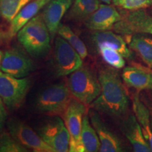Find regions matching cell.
<instances>
[{
  "instance_id": "cell-1",
  "label": "cell",
  "mask_w": 152,
  "mask_h": 152,
  "mask_svg": "<svg viewBox=\"0 0 152 152\" xmlns=\"http://www.w3.org/2000/svg\"><path fill=\"white\" fill-rule=\"evenodd\" d=\"M101 92L90 105L99 113L113 118L123 119L128 114L130 98L122 77L113 67H102L98 73Z\"/></svg>"
},
{
  "instance_id": "cell-2",
  "label": "cell",
  "mask_w": 152,
  "mask_h": 152,
  "mask_svg": "<svg viewBox=\"0 0 152 152\" xmlns=\"http://www.w3.org/2000/svg\"><path fill=\"white\" fill-rule=\"evenodd\" d=\"M51 37L42 14L32 18L17 33L18 42L35 58H41L48 54L51 49Z\"/></svg>"
},
{
  "instance_id": "cell-3",
  "label": "cell",
  "mask_w": 152,
  "mask_h": 152,
  "mask_svg": "<svg viewBox=\"0 0 152 152\" xmlns=\"http://www.w3.org/2000/svg\"><path fill=\"white\" fill-rule=\"evenodd\" d=\"M67 85L72 96L87 106L101 92L98 75L87 66L83 65L68 75Z\"/></svg>"
},
{
  "instance_id": "cell-4",
  "label": "cell",
  "mask_w": 152,
  "mask_h": 152,
  "mask_svg": "<svg viewBox=\"0 0 152 152\" xmlns=\"http://www.w3.org/2000/svg\"><path fill=\"white\" fill-rule=\"evenodd\" d=\"M73 97L67 83L51 85L39 92L35 100L37 112L54 116H63Z\"/></svg>"
},
{
  "instance_id": "cell-5",
  "label": "cell",
  "mask_w": 152,
  "mask_h": 152,
  "mask_svg": "<svg viewBox=\"0 0 152 152\" xmlns=\"http://www.w3.org/2000/svg\"><path fill=\"white\" fill-rule=\"evenodd\" d=\"M30 85L27 77L17 78L0 71V99L9 111H16L22 106Z\"/></svg>"
},
{
  "instance_id": "cell-6",
  "label": "cell",
  "mask_w": 152,
  "mask_h": 152,
  "mask_svg": "<svg viewBox=\"0 0 152 152\" xmlns=\"http://www.w3.org/2000/svg\"><path fill=\"white\" fill-rule=\"evenodd\" d=\"M83 58L68 42L60 36L55 38L53 69L58 77H66L83 65Z\"/></svg>"
},
{
  "instance_id": "cell-7",
  "label": "cell",
  "mask_w": 152,
  "mask_h": 152,
  "mask_svg": "<svg viewBox=\"0 0 152 152\" xmlns=\"http://www.w3.org/2000/svg\"><path fill=\"white\" fill-rule=\"evenodd\" d=\"M87 112V106L75 98H71L63 115L70 134V152H85L81 141V131L83 118Z\"/></svg>"
},
{
  "instance_id": "cell-8",
  "label": "cell",
  "mask_w": 152,
  "mask_h": 152,
  "mask_svg": "<svg viewBox=\"0 0 152 152\" xmlns=\"http://www.w3.org/2000/svg\"><path fill=\"white\" fill-rule=\"evenodd\" d=\"M7 127L11 135L27 149L37 152H54L38 133L20 120L11 118L7 123Z\"/></svg>"
},
{
  "instance_id": "cell-9",
  "label": "cell",
  "mask_w": 152,
  "mask_h": 152,
  "mask_svg": "<svg viewBox=\"0 0 152 152\" xmlns=\"http://www.w3.org/2000/svg\"><path fill=\"white\" fill-rule=\"evenodd\" d=\"M38 134L54 152L69 151L70 134L59 116H55L43 125L38 130Z\"/></svg>"
},
{
  "instance_id": "cell-10",
  "label": "cell",
  "mask_w": 152,
  "mask_h": 152,
  "mask_svg": "<svg viewBox=\"0 0 152 152\" xmlns=\"http://www.w3.org/2000/svg\"><path fill=\"white\" fill-rule=\"evenodd\" d=\"M113 30L125 36L137 33L152 35V16L143 9L131 11L122 15L121 20L115 24Z\"/></svg>"
},
{
  "instance_id": "cell-11",
  "label": "cell",
  "mask_w": 152,
  "mask_h": 152,
  "mask_svg": "<svg viewBox=\"0 0 152 152\" xmlns=\"http://www.w3.org/2000/svg\"><path fill=\"white\" fill-rule=\"evenodd\" d=\"M35 70L33 61L22 51L11 48L4 53L0 71L17 78L26 77Z\"/></svg>"
},
{
  "instance_id": "cell-12",
  "label": "cell",
  "mask_w": 152,
  "mask_h": 152,
  "mask_svg": "<svg viewBox=\"0 0 152 152\" xmlns=\"http://www.w3.org/2000/svg\"><path fill=\"white\" fill-rule=\"evenodd\" d=\"M90 122L97 133L100 141V152L124 151V147L119 137L113 132L101 117L100 113L90 109L88 111Z\"/></svg>"
},
{
  "instance_id": "cell-13",
  "label": "cell",
  "mask_w": 152,
  "mask_h": 152,
  "mask_svg": "<svg viewBox=\"0 0 152 152\" xmlns=\"http://www.w3.org/2000/svg\"><path fill=\"white\" fill-rule=\"evenodd\" d=\"M122 18L115 7L108 4H100L85 21V26L92 31H105L113 28L115 23Z\"/></svg>"
},
{
  "instance_id": "cell-14",
  "label": "cell",
  "mask_w": 152,
  "mask_h": 152,
  "mask_svg": "<svg viewBox=\"0 0 152 152\" xmlns=\"http://www.w3.org/2000/svg\"><path fill=\"white\" fill-rule=\"evenodd\" d=\"M121 130L135 152H151V149L134 114H128L121 122Z\"/></svg>"
},
{
  "instance_id": "cell-15",
  "label": "cell",
  "mask_w": 152,
  "mask_h": 152,
  "mask_svg": "<svg viewBox=\"0 0 152 152\" xmlns=\"http://www.w3.org/2000/svg\"><path fill=\"white\" fill-rule=\"evenodd\" d=\"M72 4V0H51L45 7L42 15L52 39L57 34L61 20L71 8Z\"/></svg>"
},
{
  "instance_id": "cell-16",
  "label": "cell",
  "mask_w": 152,
  "mask_h": 152,
  "mask_svg": "<svg viewBox=\"0 0 152 152\" xmlns=\"http://www.w3.org/2000/svg\"><path fill=\"white\" fill-rule=\"evenodd\" d=\"M122 79L125 85L136 90L152 91V71L139 66H128L123 69Z\"/></svg>"
},
{
  "instance_id": "cell-17",
  "label": "cell",
  "mask_w": 152,
  "mask_h": 152,
  "mask_svg": "<svg viewBox=\"0 0 152 152\" xmlns=\"http://www.w3.org/2000/svg\"><path fill=\"white\" fill-rule=\"evenodd\" d=\"M92 42L96 46L106 45L119 52L128 59H132L133 54L126 41L118 33L105 30V31H94L91 36Z\"/></svg>"
},
{
  "instance_id": "cell-18",
  "label": "cell",
  "mask_w": 152,
  "mask_h": 152,
  "mask_svg": "<svg viewBox=\"0 0 152 152\" xmlns=\"http://www.w3.org/2000/svg\"><path fill=\"white\" fill-rule=\"evenodd\" d=\"M51 0H34L27 4L10 23L9 36L12 37L17 35L18 31L26 23L37 16L39 11L46 6Z\"/></svg>"
},
{
  "instance_id": "cell-19",
  "label": "cell",
  "mask_w": 152,
  "mask_h": 152,
  "mask_svg": "<svg viewBox=\"0 0 152 152\" xmlns=\"http://www.w3.org/2000/svg\"><path fill=\"white\" fill-rule=\"evenodd\" d=\"M132 107L137 120L142 128L144 137L152 151V128L149 108L142 102L138 93L133 95Z\"/></svg>"
},
{
  "instance_id": "cell-20",
  "label": "cell",
  "mask_w": 152,
  "mask_h": 152,
  "mask_svg": "<svg viewBox=\"0 0 152 152\" xmlns=\"http://www.w3.org/2000/svg\"><path fill=\"white\" fill-rule=\"evenodd\" d=\"M128 37V45L131 50L136 52L144 64L152 69V37L140 33Z\"/></svg>"
},
{
  "instance_id": "cell-21",
  "label": "cell",
  "mask_w": 152,
  "mask_h": 152,
  "mask_svg": "<svg viewBox=\"0 0 152 152\" xmlns=\"http://www.w3.org/2000/svg\"><path fill=\"white\" fill-rule=\"evenodd\" d=\"M99 0H75L68 10L66 19L74 22L85 21L99 7Z\"/></svg>"
},
{
  "instance_id": "cell-22",
  "label": "cell",
  "mask_w": 152,
  "mask_h": 152,
  "mask_svg": "<svg viewBox=\"0 0 152 152\" xmlns=\"http://www.w3.org/2000/svg\"><path fill=\"white\" fill-rule=\"evenodd\" d=\"M81 141L85 152L99 151L100 141L96 130L92 126L88 112L85 114L83 121L81 131Z\"/></svg>"
},
{
  "instance_id": "cell-23",
  "label": "cell",
  "mask_w": 152,
  "mask_h": 152,
  "mask_svg": "<svg viewBox=\"0 0 152 152\" xmlns=\"http://www.w3.org/2000/svg\"><path fill=\"white\" fill-rule=\"evenodd\" d=\"M57 34L67 41L68 44L80 55L83 59H85L87 56L88 52L86 45L69 26L61 24Z\"/></svg>"
},
{
  "instance_id": "cell-24",
  "label": "cell",
  "mask_w": 152,
  "mask_h": 152,
  "mask_svg": "<svg viewBox=\"0 0 152 152\" xmlns=\"http://www.w3.org/2000/svg\"><path fill=\"white\" fill-rule=\"evenodd\" d=\"M31 0H0V18L11 23L18 12Z\"/></svg>"
},
{
  "instance_id": "cell-25",
  "label": "cell",
  "mask_w": 152,
  "mask_h": 152,
  "mask_svg": "<svg viewBox=\"0 0 152 152\" xmlns=\"http://www.w3.org/2000/svg\"><path fill=\"white\" fill-rule=\"evenodd\" d=\"M100 56L106 64L115 69H121L125 66L124 56L117 50L106 45L96 46Z\"/></svg>"
},
{
  "instance_id": "cell-26",
  "label": "cell",
  "mask_w": 152,
  "mask_h": 152,
  "mask_svg": "<svg viewBox=\"0 0 152 152\" xmlns=\"http://www.w3.org/2000/svg\"><path fill=\"white\" fill-rule=\"evenodd\" d=\"M28 150L5 131L0 132V152H26Z\"/></svg>"
},
{
  "instance_id": "cell-27",
  "label": "cell",
  "mask_w": 152,
  "mask_h": 152,
  "mask_svg": "<svg viewBox=\"0 0 152 152\" xmlns=\"http://www.w3.org/2000/svg\"><path fill=\"white\" fill-rule=\"evenodd\" d=\"M115 7L128 11H136L152 6V0H113Z\"/></svg>"
},
{
  "instance_id": "cell-28",
  "label": "cell",
  "mask_w": 152,
  "mask_h": 152,
  "mask_svg": "<svg viewBox=\"0 0 152 152\" xmlns=\"http://www.w3.org/2000/svg\"><path fill=\"white\" fill-rule=\"evenodd\" d=\"M4 106L2 100L0 99V130L3 128L7 118V113L5 110Z\"/></svg>"
},
{
  "instance_id": "cell-29",
  "label": "cell",
  "mask_w": 152,
  "mask_h": 152,
  "mask_svg": "<svg viewBox=\"0 0 152 152\" xmlns=\"http://www.w3.org/2000/svg\"><path fill=\"white\" fill-rule=\"evenodd\" d=\"M99 1H102V2H104V3H106V4H110L113 0H99Z\"/></svg>"
},
{
  "instance_id": "cell-30",
  "label": "cell",
  "mask_w": 152,
  "mask_h": 152,
  "mask_svg": "<svg viewBox=\"0 0 152 152\" xmlns=\"http://www.w3.org/2000/svg\"><path fill=\"white\" fill-rule=\"evenodd\" d=\"M3 56H4V53L2 52V51L0 49V65H1V60H2V58H3Z\"/></svg>"
},
{
  "instance_id": "cell-31",
  "label": "cell",
  "mask_w": 152,
  "mask_h": 152,
  "mask_svg": "<svg viewBox=\"0 0 152 152\" xmlns=\"http://www.w3.org/2000/svg\"><path fill=\"white\" fill-rule=\"evenodd\" d=\"M150 111V117H151V128H152V108H149Z\"/></svg>"
},
{
  "instance_id": "cell-32",
  "label": "cell",
  "mask_w": 152,
  "mask_h": 152,
  "mask_svg": "<svg viewBox=\"0 0 152 152\" xmlns=\"http://www.w3.org/2000/svg\"><path fill=\"white\" fill-rule=\"evenodd\" d=\"M151 12H152V11H151Z\"/></svg>"
}]
</instances>
